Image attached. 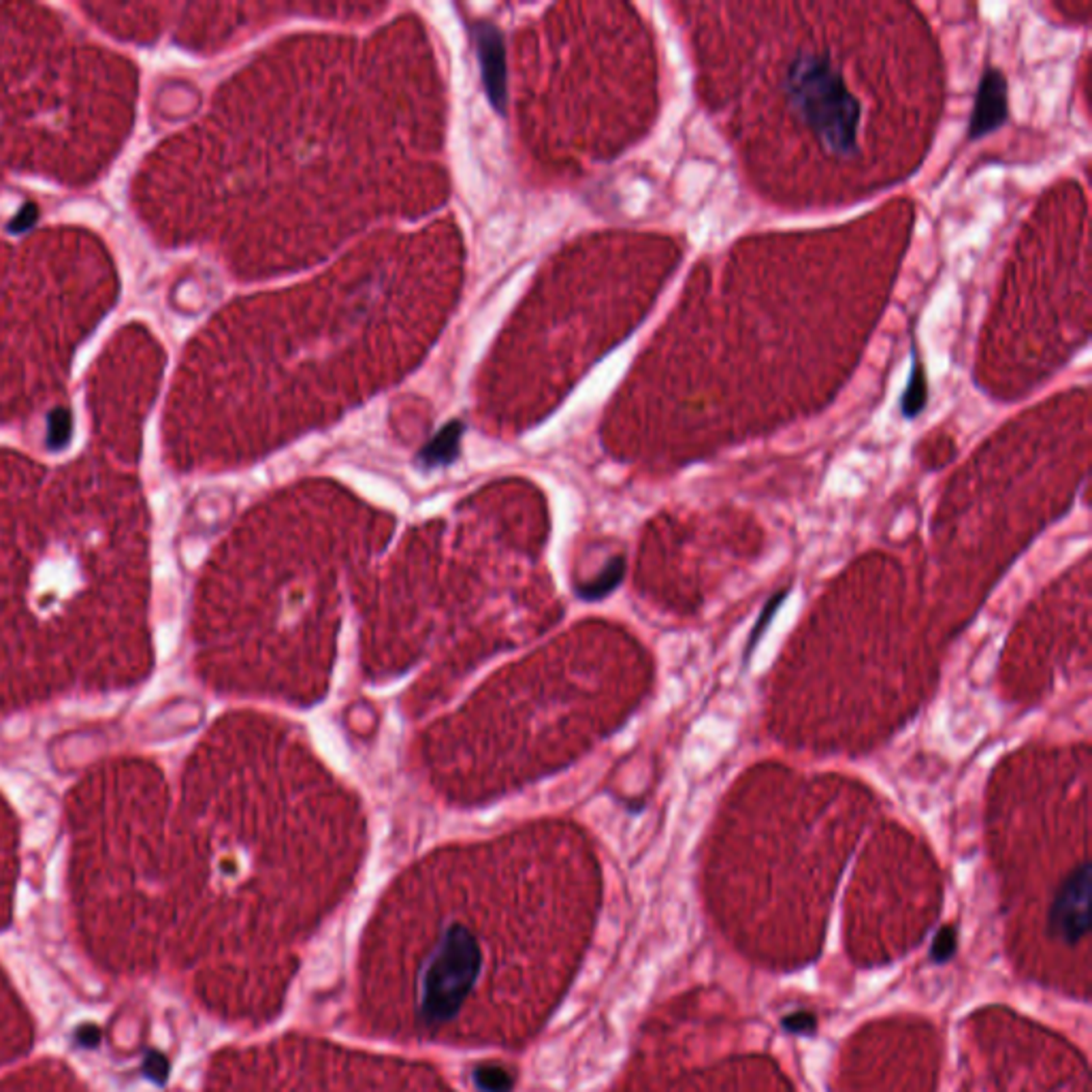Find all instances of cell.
I'll use <instances>...</instances> for the list:
<instances>
[{
  "mask_svg": "<svg viewBox=\"0 0 1092 1092\" xmlns=\"http://www.w3.org/2000/svg\"><path fill=\"white\" fill-rule=\"evenodd\" d=\"M951 951H954V930L946 928L939 935L935 948H932V956H935V960H946Z\"/></svg>",
  "mask_w": 1092,
  "mask_h": 1092,
  "instance_id": "11",
  "label": "cell"
},
{
  "mask_svg": "<svg viewBox=\"0 0 1092 1092\" xmlns=\"http://www.w3.org/2000/svg\"><path fill=\"white\" fill-rule=\"evenodd\" d=\"M1007 79L999 68L988 66L979 79L975 103H973V112L969 117V142H977V139L999 131L1007 122Z\"/></svg>",
  "mask_w": 1092,
  "mask_h": 1092,
  "instance_id": "3",
  "label": "cell"
},
{
  "mask_svg": "<svg viewBox=\"0 0 1092 1092\" xmlns=\"http://www.w3.org/2000/svg\"><path fill=\"white\" fill-rule=\"evenodd\" d=\"M1090 926V865L1081 862L1060 883L1050 909V928L1067 946L1086 935Z\"/></svg>",
  "mask_w": 1092,
  "mask_h": 1092,
  "instance_id": "2",
  "label": "cell"
},
{
  "mask_svg": "<svg viewBox=\"0 0 1092 1092\" xmlns=\"http://www.w3.org/2000/svg\"><path fill=\"white\" fill-rule=\"evenodd\" d=\"M476 1084L484 1092H508L512 1086V1078L508 1071L500 1067H482L476 1071Z\"/></svg>",
  "mask_w": 1092,
  "mask_h": 1092,
  "instance_id": "8",
  "label": "cell"
},
{
  "mask_svg": "<svg viewBox=\"0 0 1092 1092\" xmlns=\"http://www.w3.org/2000/svg\"><path fill=\"white\" fill-rule=\"evenodd\" d=\"M911 354H913L911 376H909V382H907L905 393H902V400H900V412H902V416H905V419H916V416L924 412L926 403H928V376H926V367H924V361H922L916 344H913Z\"/></svg>",
  "mask_w": 1092,
  "mask_h": 1092,
  "instance_id": "5",
  "label": "cell"
},
{
  "mask_svg": "<svg viewBox=\"0 0 1092 1092\" xmlns=\"http://www.w3.org/2000/svg\"><path fill=\"white\" fill-rule=\"evenodd\" d=\"M790 109L832 154L858 150L862 107L830 56L798 52L783 77Z\"/></svg>",
  "mask_w": 1092,
  "mask_h": 1092,
  "instance_id": "1",
  "label": "cell"
},
{
  "mask_svg": "<svg viewBox=\"0 0 1092 1092\" xmlns=\"http://www.w3.org/2000/svg\"><path fill=\"white\" fill-rule=\"evenodd\" d=\"M796 1022H798V1025H796V1027H790V1028L804 1030V1028H807V1027L811 1025V1018H807V1016H796Z\"/></svg>",
  "mask_w": 1092,
  "mask_h": 1092,
  "instance_id": "12",
  "label": "cell"
},
{
  "mask_svg": "<svg viewBox=\"0 0 1092 1092\" xmlns=\"http://www.w3.org/2000/svg\"><path fill=\"white\" fill-rule=\"evenodd\" d=\"M476 52L482 68L484 91L489 94L493 107L504 109L506 103V66H504V45L502 35L495 26L481 22L472 26Z\"/></svg>",
  "mask_w": 1092,
  "mask_h": 1092,
  "instance_id": "4",
  "label": "cell"
},
{
  "mask_svg": "<svg viewBox=\"0 0 1092 1092\" xmlns=\"http://www.w3.org/2000/svg\"><path fill=\"white\" fill-rule=\"evenodd\" d=\"M461 433H463L461 423L455 421L446 425L444 429L435 435V440L425 446V451L421 453V461L427 465L451 463L456 456V451H459Z\"/></svg>",
  "mask_w": 1092,
  "mask_h": 1092,
  "instance_id": "6",
  "label": "cell"
},
{
  "mask_svg": "<svg viewBox=\"0 0 1092 1092\" xmlns=\"http://www.w3.org/2000/svg\"><path fill=\"white\" fill-rule=\"evenodd\" d=\"M623 568H625L623 559H612V561L607 565V570L602 572V577H600L598 581H595V583L591 585V587H587V591H585V595H587V598H600V595L609 593L611 589L617 587L619 581L623 579Z\"/></svg>",
  "mask_w": 1092,
  "mask_h": 1092,
  "instance_id": "9",
  "label": "cell"
},
{
  "mask_svg": "<svg viewBox=\"0 0 1092 1092\" xmlns=\"http://www.w3.org/2000/svg\"><path fill=\"white\" fill-rule=\"evenodd\" d=\"M37 221H39V207H37L35 203H26V205L22 207V210H19V212L12 218V221H9L7 231L13 233V235L26 233V231H31V228L35 226Z\"/></svg>",
  "mask_w": 1092,
  "mask_h": 1092,
  "instance_id": "10",
  "label": "cell"
},
{
  "mask_svg": "<svg viewBox=\"0 0 1092 1092\" xmlns=\"http://www.w3.org/2000/svg\"><path fill=\"white\" fill-rule=\"evenodd\" d=\"M73 414L66 408H56L47 416V446L52 451H63L71 442Z\"/></svg>",
  "mask_w": 1092,
  "mask_h": 1092,
  "instance_id": "7",
  "label": "cell"
}]
</instances>
